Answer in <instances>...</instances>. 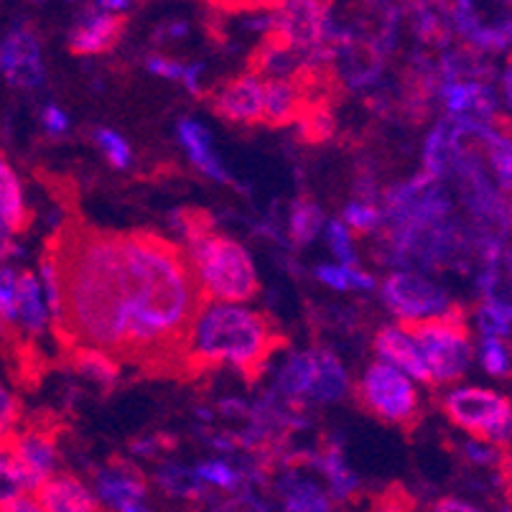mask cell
Segmentation results:
<instances>
[{
  "instance_id": "obj_13",
  "label": "cell",
  "mask_w": 512,
  "mask_h": 512,
  "mask_svg": "<svg viewBox=\"0 0 512 512\" xmlns=\"http://www.w3.org/2000/svg\"><path fill=\"white\" fill-rule=\"evenodd\" d=\"M125 29V16H113V13H92L79 23L72 34L74 54H100L110 46L118 44L120 34Z\"/></svg>"
},
{
  "instance_id": "obj_9",
  "label": "cell",
  "mask_w": 512,
  "mask_h": 512,
  "mask_svg": "<svg viewBox=\"0 0 512 512\" xmlns=\"http://www.w3.org/2000/svg\"><path fill=\"white\" fill-rule=\"evenodd\" d=\"M507 406V400L500 398L492 390L484 388H459L446 398V411L456 423L467 431L484 436L487 428L495 423L502 408Z\"/></svg>"
},
{
  "instance_id": "obj_4",
  "label": "cell",
  "mask_w": 512,
  "mask_h": 512,
  "mask_svg": "<svg viewBox=\"0 0 512 512\" xmlns=\"http://www.w3.org/2000/svg\"><path fill=\"white\" fill-rule=\"evenodd\" d=\"M403 332L413 339L426 362L431 380H456L472 360L469 332L462 311L446 309L444 314L421 321H403Z\"/></svg>"
},
{
  "instance_id": "obj_39",
  "label": "cell",
  "mask_w": 512,
  "mask_h": 512,
  "mask_svg": "<svg viewBox=\"0 0 512 512\" xmlns=\"http://www.w3.org/2000/svg\"><path fill=\"white\" fill-rule=\"evenodd\" d=\"M482 439L492 441V444H500V446H505L507 441H510V403L502 408L500 416H497L495 423L487 428V434H484Z\"/></svg>"
},
{
  "instance_id": "obj_41",
  "label": "cell",
  "mask_w": 512,
  "mask_h": 512,
  "mask_svg": "<svg viewBox=\"0 0 512 512\" xmlns=\"http://www.w3.org/2000/svg\"><path fill=\"white\" fill-rule=\"evenodd\" d=\"M148 69L156 74H161V77H169V79H179L181 74H184V67H181V64L171 62V59H164V57L148 59Z\"/></svg>"
},
{
  "instance_id": "obj_26",
  "label": "cell",
  "mask_w": 512,
  "mask_h": 512,
  "mask_svg": "<svg viewBox=\"0 0 512 512\" xmlns=\"http://www.w3.org/2000/svg\"><path fill=\"white\" fill-rule=\"evenodd\" d=\"M321 209L311 202H299L296 209H293L291 217V235L293 240L299 242V245H306L309 240H314L316 232L321 227Z\"/></svg>"
},
{
  "instance_id": "obj_17",
  "label": "cell",
  "mask_w": 512,
  "mask_h": 512,
  "mask_svg": "<svg viewBox=\"0 0 512 512\" xmlns=\"http://www.w3.org/2000/svg\"><path fill=\"white\" fill-rule=\"evenodd\" d=\"M347 372L342 370L339 360L324 349L314 352V380H311L309 395L321 403L339 400L347 393Z\"/></svg>"
},
{
  "instance_id": "obj_28",
  "label": "cell",
  "mask_w": 512,
  "mask_h": 512,
  "mask_svg": "<svg viewBox=\"0 0 512 512\" xmlns=\"http://www.w3.org/2000/svg\"><path fill=\"white\" fill-rule=\"evenodd\" d=\"M319 467L327 472L329 482H332L334 497H347V495H352V492H355L357 477L349 472L347 467H344L342 459H339V454L329 451L324 459H319Z\"/></svg>"
},
{
  "instance_id": "obj_49",
  "label": "cell",
  "mask_w": 512,
  "mask_h": 512,
  "mask_svg": "<svg viewBox=\"0 0 512 512\" xmlns=\"http://www.w3.org/2000/svg\"><path fill=\"white\" fill-rule=\"evenodd\" d=\"M120 512H151V510H146V507L138 505V502H125V505L120 507Z\"/></svg>"
},
{
  "instance_id": "obj_46",
  "label": "cell",
  "mask_w": 512,
  "mask_h": 512,
  "mask_svg": "<svg viewBox=\"0 0 512 512\" xmlns=\"http://www.w3.org/2000/svg\"><path fill=\"white\" fill-rule=\"evenodd\" d=\"M436 512H482V510H477V507L469 505V502H464V500L446 497V500H441L439 505H436Z\"/></svg>"
},
{
  "instance_id": "obj_38",
  "label": "cell",
  "mask_w": 512,
  "mask_h": 512,
  "mask_svg": "<svg viewBox=\"0 0 512 512\" xmlns=\"http://www.w3.org/2000/svg\"><path fill=\"white\" fill-rule=\"evenodd\" d=\"M372 512H413V500L400 487H393L385 495H380Z\"/></svg>"
},
{
  "instance_id": "obj_25",
  "label": "cell",
  "mask_w": 512,
  "mask_h": 512,
  "mask_svg": "<svg viewBox=\"0 0 512 512\" xmlns=\"http://www.w3.org/2000/svg\"><path fill=\"white\" fill-rule=\"evenodd\" d=\"M158 482L166 492L176 497H199L202 495V484H199L197 474H192L189 469L181 467H164L158 472Z\"/></svg>"
},
{
  "instance_id": "obj_30",
  "label": "cell",
  "mask_w": 512,
  "mask_h": 512,
  "mask_svg": "<svg viewBox=\"0 0 512 512\" xmlns=\"http://www.w3.org/2000/svg\"><path fill=\"white\" fill-rule=\"evenodd\" d=\"M16 283L18 273L8 265L0 268V324H16Z\"/></svg>"
},
{
  "instance_id": "obj_19",
  "label": "cell",
  "mask_w": 512,
  "mask_h": 512,
  "mask_svg": "<svg viewBox=\"0 0 512 512\" xmlns=\"http://www.w3.org/2000/svg\"><path fill=\"white\" fill-rule=\"evenodd\" d=\"M100 495L107 505L120 510L125 502H138V497L146 495V484L128 467L107 469L105 474H100Z\"/></svg>"
},
{
  "instance_id": "obj_31",
  "label": "cell",
  "mask_w": 512,
  "mask_h": 512,
  "mask_svg": "<svg viewBox=\"0 0 512 512\" xmlns=\"http://www.w3.org/2000/svg\"><path fill=\"white\" fill-rule=\"evenodd\" d=\"M479 357H482L484 370L490 375H507V370H510V357H507V349L500 339L484 337L482 347H479Z\"/></svg>"
},
{
  "instance_id": "obj_10",
  "label": "cell",
  "mask_w": 512,
  "mask_h": 512,
  "mask_svg": "<svg viewBox=\"0 0 512 512\" xmlns=\"http://www.w3.org/2000/svg\"><path fill=\"white\" fill-rule=\"evenodd\" d=\"M34 500L44 512H100L92 492L72 474L46 477Z\"/></svg>"
},
{
  "instance_id": "obj_37",
  "label": "cell",
  "mask_w": 512,
  "mask_h": 512,
  "mask_svg": "<svg viewBox=\"0 0 512 512\" xmlns=\"http://www.w3.org/2000/svg\"><path fill=\"white\" fill-rule=\"evenodd\" d=\"M18 421V403L13 395L0 385V439H8L13 434V426Z\"/></svg>"
},
{
  "instance_id": "obj_22",
  "label": "cell",
  "mask_w": 512,
  "mask_h": 512,
  "mask_svg": "<svg viewBox=\"0 0 512 512\" xmlns=\"http://www.w3.org/2000/svg\"><path fill=\"white\" fill-rule=\"evenodd\" d=\"M314 380V352L293 355L281 372V390L288 395H309Z\"/></svg>"
},
{
  "instance_id": "obj_24",
  "label": "cell",
  "mask_w": 512,
  "mask_h": 512,
  "mask_svg": "<svg viewBox=\"0 0 512 512\" xmlns=\"http://www.w3.org/2000/svg\"><path fill=\"white\" fill-rule=\"evenodd\" d=\"M286 512H332L327 495L309 482H296L288 487Z\"/></svg>"
},
{
  "instance_id": "obj_27",
  "label": "cell",
  "mask_w": 512,
  "mask_h": 512,
  "mask_svg": "<svg viewBox=\"0 0 512 512\" xmlns=\"http://www.w3.org/2000/svg\"><path fill=\"white\" fill-rule=\"evenodd\" d=\"M26 495L18 479L16 467H13L11 449H8V439H0V507L13 502L16 497Z\"/></svg>"
},
{
  "instance_id": "obj_3",
  "label": "cell",
  "mask_w": 512,
  "mask_h": 512,
  "mask_svg": "<svg viewBox=\"0 0 512 512\" xmlns=\"http://www.w3.org/2000/svg\"><path fill=\"white\" fill-rule=\"evenodd\" d=\"M192 265L207 299L240 304L258 293L255 265L245 248L220 235H202L192 242Z\"/></svg>"
},
{
  "instance_id": "obj_29",
  "label": "cell",
  "mask_w": 512,
  "mask_h": 512,
  "mask_svg": "<svg viewBox=\"0 0 512 512\" xmlns=\"http://www.w3.org/2000/svg\"><path fill=\"white\" fill-rule=\"evenodd\" d=\"M479 329L484 337L500 339L510 332V306L507 304H487L479 309Z\"/></svg>"
},
{
  "instance_id": "obj_14",
  "label": "cell",
  "mask_w": 512,
  "mask_h": 512,
  "mask_svg": "<svg viewBox=\"0 0 512 512\" xmlns=\"http://www.w3.org/2000/svg\"><path fill=\"white\" fill-rule=\"evenodd\" d=\"M304 95L293 79H271L263 85V115L271 125H286L299 118Z\"/></svg>"
},
{
  "instance_id": "obj_8",
  "label": "cell",
  "mask_w": 512,
  "mask_h": 512,
  "mask_svg": "<svg viewBox=\"0 0 512 512\" xmlns=\"http://www.w3.org/2000/svg\"><path fill=\"white\" fill-rule=\"evenodd\" d=\"M0 74L13 87H36L44 82L39 41L29 29H16L0 41Z\"/></svg>"
},
{
  "instance_id": "obj_1",
  "label": "cell",
  "mask_w": 512,
  "mask_h": 512,
  "mask_svg": "<svg viewBox=\"0 0 512 512\" xmlns=\"http://www.w3.org/2000/svg\"><path fill=\"white\" fill-rule=\"evenodd\" d=\"M46 255L57 273V324L69 347L184 375L194 324L209 299L179 245L151 232L67 222Z\"/></svg>"
},
{
  "instance_id": "obj_18",
  "label": "cell",
  "mask_w": 512,
  "mask_h": 512,
  "mask_svg": "<svg viewBox=\"0 0 512 512\" xmlns=\"http://www.w3.org/2000/svg\"><path fill=\"white\" fill-rule=\"evenodd\" d=\"M0 220L6 222L13 232L26 230L29 212L23 204V189L16 171L8 164V158L0 156Z\"/></svg>"
},
{
  "instance_id": "obj_11",
  "label": "cell",
  "mask_w": 512,
  "mask_h": 512,
  "mask_svg": "<svg viewBox=\"0 0 512 512\" xmlns=\"http://www.w3.org/2000/svg\"><path fill=\"white\" fill-rule=\"evenodd\" d=\"M214 110L225 115L227 120H245V123L260 120V115H263V85L253 74L227 82L214 95Z\"/></svg>"
},
{
  "instance_id": "obj_48",
  "label": "cell",
  "mask_w": 512,
  "mask_h": 512,
  "mask_svg": "<svg viewBox=\"0 0 512 512\" xmlns=\"http://www.w3.org/2000/svg\"><path fill=\"white\" fill-rule=\"evenodd\" d=\"M199 74H202V67L184 69V74H181V77L186 79V85H189V90L199 92Z\"/></svg>"
},
{
  "instance_id": "obj_23",
  "label": "cell",
  "mask_w": 512,
  "mask_h": 512,
  "mask_svg": "<svg viewBox=\"0 0 512 512\" xmlns=\"http://www.w3.org/2000/svg\"><path fill=\"white\" fill-rule=\"evenodd\" d=\"M296 120H299L301 136H304L306 141H327L334 133V118L332 113H329L327 102H311V105H304Z\"/></svg>"
},
{
  "instance_id": "obj_35",
  "label": "cell",
  "mask_w": 512,
  "mask_h": 512,
  "mask_svg": "<svg viewBox=\"0 0 512 512\" xmlns=\"http://www.w3.org/2000/svg\"><path fill=\"white\" fill-rule=\"evenodd\" d=\"M197 477L204 479L209 484H217V487H225V490H232L237 484V474L227 467L225 462H207L197 469Z\"/></svg>"
},
{
  "instance_id": "obj_36",
  "label": "cell",
  "mask_w": 512,
  "mask_h": 512,
  "mask_svg": "<svg viewBox=\"0 0 512 512\" xmlns=\"http://www.w3.org/2000/svg\"><path fill=\"white\" fill-rule=\"evenodd\" d=\"M344 222L360 232H370L380 222V214L375 212V207H367V204H349L347 212H344Z\"/></svg>"
},
{
  "instance_id": "obj_40",
  "label": "cell",
  "mask_w": 512,
  "mask_h": 512,
  "mask_svg": "<svg viewBox=\"0 0 512 512\" xmlns=\"http://www.w3.org/2000/svg\"><path fill=\"white\" fill-rule=\"evenodd\" d=\"M316 276H319V281H324L327 286L332 288H339V291H347L349 286V268H334V265H321L319 271H316Z\"/></svg>"
},
{
  "instance_id": "obj_16",
  "label": "cell",
  "mask_w": 512,
  "mask_h": 512,
  "mask_svg": "<svg viewBox=\"0 0 512 512\" xmlns=\"http://www.w3.org/2000/svg\"><path fill=\"white\" fill-rule=\"evenodd\" d=\"M462 125L456 123L454 118L444 120L439 128L431 133L426 143V169L431 179L444 174L449 164L459 156V138H462Z\"/></svg>"
},
{
  "instance_id": "obj_45",
  "label": "cell",
  "mask_w": 512,
  "mask_h": 512,
  "mask_svg": "<svg viewBox=\"0 0 512 512\" xmlns=\"http://www.w3.org/2000/svg\"><path fill=\"white\" fill-rule=\"evenodd\" d=\"M467 454L472 456L474 462H479V464H490L492 459H495V451L487 449V446L479 444V441H469V444H467Z\"/></svg>"
},
{
  "instance_id": "obj_6",
  "label": "cell",
  "mask_w": 512,
  "mask_h": 512,
  "mask_svg": "<svg viewBox=\"0 0 512 512\" xmlns=\"http://www.w3.org/2000/svg\"><path fill=\"white\" fill-rule=\"evenodd\" d=\"M362 395L388 421H411L416 413V390L411 380L385 362H375L362 380Z\"/></svg>"
},
{
  "instance_id": "obj_47",
  "label": "cell",
  "mask_w": 512,
  "mask_h": 512,
  "mask_svg": "<svg viewBox=\"0 0 512 512\" xmlns=\"http://www.w3.org/2000/svg\"><path fill=\"white\" fill-rule=\"evenodd\" d=\"M227 512H265V507L260 502H255L253 497H240V500L227 505Z\"/></svg>"
},
{
  "instance_id": "obj_50",
  "label": "cell",
  "mask_w": 512,
  "mask_h": 512,
  "mask_svg": "<svg viewBox=\"0 0 512 512\" xmlns=\"http://www.w3.org/2000/svg\"><path fill=\"white\" fill-rule=\"evenodd\" d=\"M502 512H510V510H507V507H505V510H502Z\"/></svg>"
},
{
  "instance_id": "obj_5",
  "label": "cell",
  "mask_w": 512,
  "mask_h": 512,
  "mask_svg": "<svg viewBox=\"0 0 512 512\" xmlns=\"http://www.w3.org/2000/svg\"><path fill=\"white\" fill-rule=\"evenodd\" d=\"M34 421L21 434L8 436V449H11L13 467H16L18 479H21L23 492H36L44 484L46 477H51V469L57 462L54 454V423Z\"/></svg>"
},
{
  "instance_id": "obj_2",
  "label": "cell",
  "mask_w": 512,
  "mask_h": 512,
  "mask_svg": "<svg viewBox=\"0 0 512 512\" xmlns=\"http://www.w3.org/2000/svg\"><path fill=\"white\" fill-rule=\"evenodd\" d=\"M283 337L273 332L263 314L235 304H207L192 332L184 362V375H197L204 367L232 362L245 377H258Z\"/></svg>"
},
{
  "instance_id": "obj_12",
  "label": "cell",
  "mask_w": 512,
  "mask_h": 512,
  "mask_svg": "<svg viewBox=\"0 0 512 512\" xmlns=\"http://www.w3.org/2000/svg\"><path fill=\"white\" fill-rule=\"evenodd\" d=\"M377 352L385 360V365L395 367L403 375H411L421 383H431V372H428L426 362H423L421 352L413 344V339L408 337L403 329H383V332L377 334Z\"/></svg>"
},
{
  "instance_id": "obj_32",
  "label": "cell",
  "mask_w": 512,
  "mask_h": 512,
  "mask_svg": "<svg viewBox=\"0 0 512 512\" xmlns=\"http://www.w3.org/2000/svg\"><path fill=\"white\" fill-rule=\"evenodd\" d=\"M97 143L102 146L105 156L110 158V164L118 166V169L130 166V146L115 130H97Z\"/></svg>"
},
{
  "instance_id": "obj_34",
  "label": "cell",
  "mask_w": 512,
  "mask_h": 512,
  "mask_svg": "<svg viewBox=\"0 0 512 512\" xmlns=\"http://www.w3.org/2000/svg\"><path fill=\"white\" fill-rule=\"evenodd\" d=\"M329 242H332V250L339 260L344 263V268L355 263V253H352V240H349V232L344 222H332L329 225Z\"/></svg>"
},
{
  "instance_id": "obj_44",
  "label": "cell",
  "mask_w": 512,
  "mask_h": 512,
  "mask_svg": "<svg viewBox=\"0 0 512 512\" xmlns=\"http://www.w3.org/2000/svg\"><path fill=\"white\" fill-rule=\"evenodd\" d=\"M0 512H44V510H41L39 502H36L31 495H21L13 502H8V505L0 507Z\"/></svg>"
},
{
  "instance_id": "obj_15",
  "label": "cell",
  "mask_w": 512,
  "mask_h": 512,
  "mask_svg": "<svg viewBox=\"0 0 512 512\" xmlns=\"http://www.w3.org/2000/svg\"><path fill=\"white\" fill-rule=\"evenodd\" d=\"M49 321L41 283L34 273H21L16 283V324L29 332H41Z\"/></svg>"
},
{
  "instance_id": "obj_21",
  "label": "cell",
  "mask_w": 512,
  "mask_h": 512,
  "mask_svg": "<svg viewBox=\"0 0 512 512\" xmlns=\"http://www.w3.org/2000/svg\"><path fill=\"white\" fill-rule=\"evenodd\" d=\"M74 367L85 377L95 380L100 385H110L115 383V377H118V362L113 357H107L105 352L100 349H90V347H72V357H69Z\"/></svg>"
},
{
  "instance_id": "obj_33",
  "label": "cell",
  "mask_w": 512,
  "mask_h": 512,
  "mask_svg": "<svg viewBox=\"0 0 512 512\" xmlns=\"http://www.w3.org/2000/svg\"><path fill=\"white\" fill-rule=\"evenodd\" d=\"M484 136H487V143L492 148V164H495L497 174H500L502 184H510V141L505 136H497V133H490V130H484Z\"/></svg>"
},
{
  "instance_id": "obj_20",
  "label": "cell",
  "mask_w": 512,
  "mask_h": 512,
  "mask_svg": "<svg viewBox=\"0 0 512 512\" xmlns=\"http://www.w3.org/2000/svg\"><path fill=\"white\" fill-rule=\"evenodd\" d=\"M179 136L186 151H189V156H192V161L204 174H209L217 181H227V174L222 171L220 161H217L212 146H209V133L202 125L194 123V120H184V123H179Z\"/></svg>"
},
{
  "instance_id": "obj_42",
  "label": "cell",
  "mask_w": 512,
  "mask_h": 512,
  "mask_svg": "<svg viewBox=\"0 0 512 512\" xmlns=\"http://www.w3.org/2000/svg\"><path fill=\"white\" fill-rule=\"evenodd\" d=\"M13 235H16V232H13L6 222L0 220V268H3V263H6L13 253H18Z\"/></svg>"
},
{
  "instance_id": "obj_7",
  "label": "cell",
  "mask_w": 512,
  "mask_h": 512,
  "mask_svg": "<svg viewBox=\"0 0 512 512\" xmlns=\"http://www.w3.org/2000/svg\"><path fill=\"white\" fill-rule=\"evenodd\" d=\"M385 301L403 321H421L449 309L444 291L413 273H395L385 283Z\"/></svg>"
},
{
  "instance_id": "obj_43",
  "label": "cell",
  "mask_w": 512,
  "mask_h": 512,
  "mask_svg": "<svg viewBox=\"0 0 512 512\" xmlns=\"http://www.w3.org/2000/svg\"><path fill=\"white\" fill-rule=\"evenodd\" d=\"M44 125L49 133H64L69 125V118L62 113V110H57V107H46L44 110Z\"/></svg>"
}]
</instances>
